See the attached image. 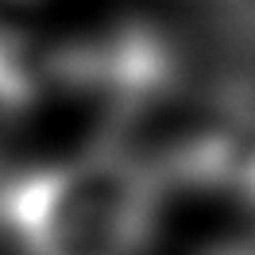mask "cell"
<instances>
[{
    "mask_svg": "<svg viewBox=\"0 0 255 255\" xmlns=\"http://www.w3.org/2000/svg\"><path fill=\"white\" fill-rule=\"evenodd\" d=\"M155 217L159 178L112 147L0 182V228L23 255H139Z\"/></svg>",
    "mask_w": 255,
    "mask_h": 255,
    "instance_id": "cell-1",
    "label": "cell"
}]
</instances>
